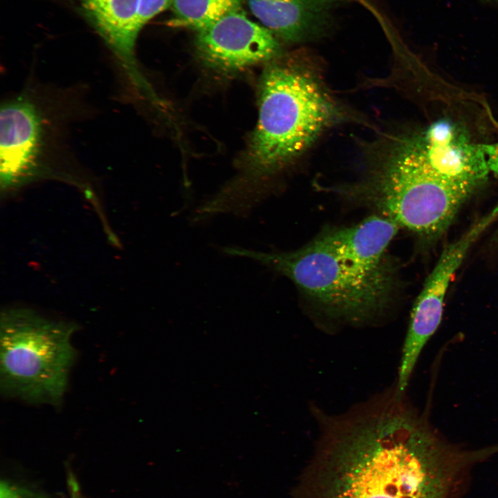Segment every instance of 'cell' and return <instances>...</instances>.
Segmentation results:
<instances>
[{
  "instance_id": "obj_1",
  "label": "cell",
  "mask_w": 498,
  "mask_h": 498,
  "mask_svg": "<svg viewBox=\"0 0 498 498\" xmlns=\"http://www.w3.org/2000/svg\"><path fill=\"white\" fill-rule=\"evenodd\" d=\"M313 414L319 436L294 498H459L496 454L448 442L394 387L343 414Z\"/></svg>"
},
{
  "instance_id": "obj_2",
  "label": "cell",
  "mask_w": 498,
  "mask_h": 498,
  "mask_svg": "<svg viewBox=\"0 0 498 498\" xmlns=\"http://www.w3.org/2000/svg\"><path fill=\"white\" fill-rule=\"evenodd\" d=\"M392 144L360 193L399 227L435 238L476 191L475 154L459 131L442 122Z\"/></svg>"
},
{
  "instance_id": "obj_3",
  "label": "cell",
  "mask_w": 498,
  "mask_h": 498,
  "mask_svg": "<svg viewBox=\"0 0 498 498\" xmlns=\"http://www.w3.org/2000/svg\"><path fill=\"white\" fill-rule=\"evenodd\" d=\"M391 241L378 222L333 230L293 251L261 252L228 246V255L246 257L290 279L333 315L359 322L387 306L394 277L385 259Z\"/></svg>"
},
{
  "instance_id": "obj_4",
  "label": "cell",
  "mask_w": 498,
  "mask_h": 498,
  "mask_svg": "<svg viewBox=\"0 0 498 498\" xmlns=\"http://www.w3.org/2000/svg\"><path fill=\"white\" fill-rule=\"evenodd\" d=\"M315 64L314 56L304 49L265 71L249 149L250 165L258 174L289 163L342 116Z\"/></svg>"
},
{
  "instance_id": "obj_5",
  "label": "cell",
  "mask_w": 498,
  "mask_h": 498,
  "mask_svg": "<svg viewBox=\"0 0 498 498\" xmlns=\"http://www.w3.org/2000/svg\"><path fill=\"white\" fill-rule=\"evenodd\" d=\"M77 325L26 308L0 318V385L6 396L59 405L75 358L71 337Z\"/></svg>"
},
{
  "instance_id": "obj_6",
  "label": "cell",
  "mask_w": 498,
  "mask_h": 498,
  "mask_svg": "<svg viewBox=\"0 0 498 498\" xmlns=\"http://www.w3.org/2000/svg\"><path fill=\"white\" fill-rule=\"evenodd\" d=\"M45 118L27 95L5 102L0 113V188L8 196L33 182L60 177L46 160Z\"/></svg>"
},
{
  "instance_id": "obj_7",
  "label": "cell",
  "mask_w": 498,
  "mask_h": 498,
  "mask_svg": "<svg viewBox=\"0 0 498 498\" xmlns=\"http://www.w3.org/2000/svg\"><path fill=\"white\" fill-rule=\"evenodd\" d=\"M498 217V205L474 222L460 238L447 246L413 306L399 364L396 386L406 390L420 354L439 328L452 276L470 248Z\"/></svg>"
},
{
  "instance_id": "obj_8",
  "label": "cell",
  "mask_w": 498,
  "mask_h": 498,
  "mask_svg": "<svg viewBox=\"0 0 498 498\" xmlns=\"http://www.w3.org/2000/svg\"><path fill=\"white\" fill-rule=\"evenodd\" d=\"M196 44L209 64L225 70H238L277 57L279 39L241 10L228 13L196 32Z\"/></svg>"
},
{
  "instance_id": "obj_9",
  "label": "cell",
  "mask_w": 498,
  "mask_h": 498,
  "mask_svg": "<svg viewBox=\"0 0 498 498\" xmlns=\"http://www.w3.org/2000/svg\"><path fill=\"white\" fill-rule=\"evenodd\" d=\"M139 0H78L80 11L113 53L133 86L153 97L141 75L135 55L141 30L138 17Z\"/></svg>"
},
{
  "instance_id": "obj_10",
  "label": "cell",
  "mask_w": 498,
  "mask_h": 498,
  "mask_svg": "<svg viewBox=\"0 0 498 498\" xmlns=\"http://www.w3.org/2000/svg\"><path fill=\"white\" fill-rule=\"evenodd\" d=\"M345 0H243L250 12L278 39L306 42L333 28L338 6Z\"/></svg>"
},
{
  "instance_id": "obj_11",
  "label": "cell",
  "mask_w": 498,
  "mask_h": 498,
  "mask_svg": "<svg viewBox=\"0 0 498 498\" xmlns=\"http://www.w3.org/2000/svg\"><path fill=\"white\" fill-rule=\"evenodd\" d=\"M243 0H171L172 27L187 28L196 32L225 15L241 10Z\"/></svg>"
},
{
  "instance_id": "obj_12",
  "label": "cell",
  "mask_w": 498,
  "mask_h": 498,
  "mask_svg": "<svg viewBox=\"0 0 498 498\" xmlns=\"http://www.w3.org/2000/svg\"><path fill=\"white\" fill-rule=\"evenodd\" d=\"M0 498H50L46 494L32 488L3 480L1 481Z\"/></svg>"
},
{
  "instance_id": "obj_13",
  "label": "cell",
  "mask_w": 498,
  "mask_h": 498,
  "mask_svg": "<svg viewBox=\"0 0 498 498\" xmlns=\"http://www.w3.org/2000/svg\"><path fill=\"white\" fill-rule=\"evenodd\" d=\"M170 2L171 0H139L138 17L142 28L156 15L169 8Z\"/></svg>"
},
{
  "instance_id": "obj_14",
  "label": "cell",
  "mask_w": 498,
  "mask_h": 498,
  "mask_svg": "<svg viewBox=\"0 0 498 498\" xmlns=\"http://www.w3.org/2000/svg\"><path fill=\"white\" fill-rule=\"evenodd\" d=\"M485 151L490 172L498 178V141L491 144H485Z\"/></svg>"
},
{
  "instance_id": "obj_15",
  "label": "cell",
  "mask_w": 498,
  "mask_h": 498,
  "mask_svg": "<svg viewBox=\"0 0 498 498\" xmlns=\"http://www.w3.org/2000/svg\"><path fill=\"white\" fill-rule=\"evenodd\" d=\"M71 498H82V495H74Z\"/></svg>"
}]
</instances>
